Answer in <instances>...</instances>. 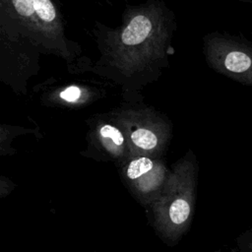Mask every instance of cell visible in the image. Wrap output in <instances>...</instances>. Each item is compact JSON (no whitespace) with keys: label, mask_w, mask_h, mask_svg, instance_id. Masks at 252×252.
Here are the masks:
<instances>
[{"label":"cell","mask_w":252,"mask_h":252,"mask_svg":"<svg viewBox=\"0 0 252 252\" xmlns=\"http://www.w3.org/2000/svg\"><path fill=\"white\" fill-rule=\"evenodd\" d=\"M209 64L233 81L252 87V41L243 35L216 32L206 40Z\"/></svg>","instance_id":"7a4b0ae2"},{"label":"cell","mask_w":252,"mask_h":252,"mask_svg":"<svg viewBox=\"0 0 252 252\" xmlns=\"http://www.w3.org/2000/svg\"><path fill=\"white\" fill-rule=\"evenodd\" d=\"M242 2L244 3H249V4H252V0H241Z\"/></svg>","instance_id":"ba28073f"},{"label":"cell","mask_w":252,"mask_h":252,"mask_svg":"<svg viewBox=\"0 0 252 252\" xmlns=\"http://www.w3.org/2000/svg\"><path fill=\"white\" fill-rule=\"evenodd\" d=\"M158 136L149 128H137L130 134L129 153L132 158L146 156L150 157L159 149Z\"/></svg>","instance_id":"5b68a950"},{"label":"cell","mask_w":252,"mask_h":252,"mask_svg":"<svg viewBox=\"0 0 252 252\" xmlns=\"http://www.w3.org/2000/svg\"><path fill=\"white\" fill-rule=\"evenodd\" d=\"M60 96L66 101H75L81 96V90L78 87H70L62 92Z\"/></svg>","instance_id":"52a82bcc"},{"label":"cell","mask_w":252,"mask_h":252,"mask_svg":"<svg viewBox=\"0 0 252 252\" xmlns=\"http://www.w3.org/2000/svg\"><path fill=\"white\" fill-rule=\"evenodd\" d=\"M13 9L24 20H30L35 27L55 28L56 9L51 0H10Z\"/></svg>","instance_id":"277c9868"},{"label":"cell","mask_w":252,"mask_h":252,"mask_svg":"<svg viewBox=\"0 0 252 252\" xmlns=\"http://www.w3.org/2000/svg\"><path fill=\"white\" fill-rule=\"evenodd\" d=\"M98 138L103 148L113 157L121 158L129 151L125 137L119 128L111 124H103L98 129Z\"/></svg>","instance_id":"8992f818"},{"label":"cell","mask_w":252,"mask_h":252,"mask_svg":"<svg viewBox=\"0 0 252 252\" xmlns=\"http://www.w3.org/2000/svg\"><path fill=\"white\" fill-rule=\"evenodd\" d=\"M165 166L150 157H134L124 168V175L145 205H151L167 177Z\"/></svg>","instance_id":"3957f363"},{"label":"cell","mask_w":252,"mask_h":252,"mask_svg":"<svg viewBox=\"0 0 252 252\" xmlns=\"http://www.w3.org/2000/svg\"><path fill=\"white\" fill-rule=\"evenodd\" d=\"M195 165L187 158L168 172L165 182L150 205L157 230L166 239H178L187 229L194 208Z\"/></svg>","instance_id":"6da1fadb"}]
</instances>
